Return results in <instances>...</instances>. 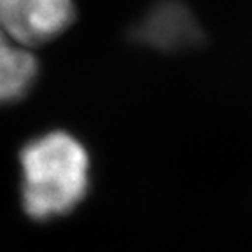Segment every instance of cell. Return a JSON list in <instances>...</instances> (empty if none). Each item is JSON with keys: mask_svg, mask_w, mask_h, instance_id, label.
<instances>
[{"mask_svg": "<svg viewBox=\"0 0 252 252\" xmlns=\"http://www.w3.org/2000/svg\"><path fill=\"white\" fill-rule=\"evenodd\" d=\"M91 163L86 147L65 130L30 138L20 151V200L30 219L47 222L86 198Z\"/></svg>", "mask_w": 252, "mask_h": 252, "instance_id": "6da1fadb", "label": "cell"}, {"mask_svg": "<svg viewBox=\"0 0 252 252\" xmlns=\"http://www.w3.org/2000/svg\"><path fill=\"white\" fill-rule=\"evenodd\" d=\"M74 18V0H0V27L30 51L62 35Z\"/></svg>", "mask_w": 252, "mask_h": 252, "instance_id": "7a4b0ae2", "label": "cell"}, {"mask_svg": "<svg viewBox=\"0 0 252 252\" xmlns=\"http://www.w3.org/2000/svg\"><path fill=\"white\" fill-rule=\"evenodd\" d=\"M131 39L159 53H181L196 47L203 40V32L184 2L159 0L131 28Z\"/></svg>", "mask_w": 252, "mask_h": 252, "instance_id": "3957f363", "label": "cell"}, {"mask_svg": "<svg viewBox=\"0 0 252 252\" xmlns=\"http://www.w3.org/2000/svg\"><path fill=\"white\" fill-rule=\"evenodd\" d=\"M39 75L33 51L18 46L0 27V105L21 100Z\"/></svg>", "mask_w": 252, "mask_h": 252, "instance_id": "277c9868", "label": "cell"}]
</instances>
